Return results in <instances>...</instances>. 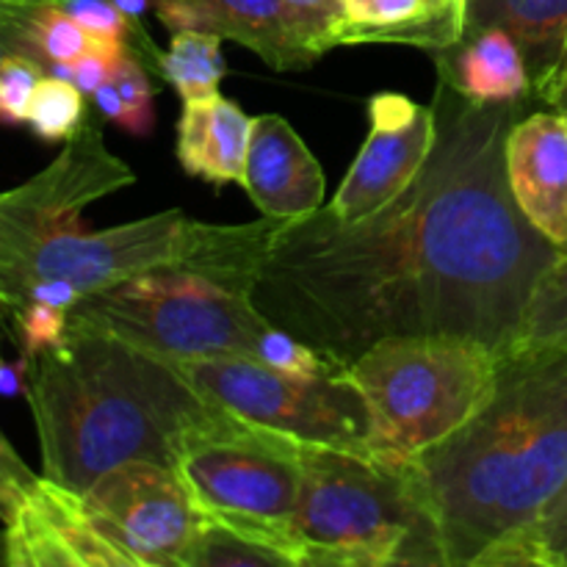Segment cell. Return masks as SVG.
Wrapping results in <instances>:
<instances>
[{"instance_id":"1","label":"cell","mask_w":567,"mask_h":567,"mask_svg":"<svg viewBox=\"0 0 567 567\" xmlns=\"http://www.w3.org/2000/svg\"><path fill=\"white\" fill-rule=\"evenodd\" d=\"M430 161L385 208L275 219L252 305L280 330L349 365L382 338L463 336L507 354L537 282L563 249L507 181L520 103H474L441 78Z\"/></svg>"},{"instance_id":"2","label":"cell","mask_w":567,"mask_h":567,"mask_svg":"<svg viewBox=\"0 0 567 567\" xmlns=\"http://www.w3.org/2000/svg\"><path fill=\"white\" fill-rule=\"evenodd\" d=\"M410 465L443 565L480 567L567 482V347L504 354L485 408Z\"/></svg>"},{"instance_id":"3","label":"cell","mask_w":567,"mask_h":567,"mask_svg":"<svg viewBox=\"0 0 567 567\" xmlns=\"http://www.w3.org/2000/svg\"><path fill=\"white\" fill-rule=\"evenodd\" d=\"M25 399L42 476L75 493L127 460L169 465L175 437L214 408L166 358L70 321L28 360Z\"/></svg>"},{"instance_id":"4","label":"cell","mask_w":567,"mask_h":567,"mask_svg":"<svg viewBox=\"0 0 567 567\" xmlns=\"http://www.w3.org/2000/svg\"><path fill=\"white\" fill-rule=\"evenodd\" d=\"M302 567L443 565L413 465L305 441L293 513Z\"/></svg>"},{"instance_id":"5","label":"cell","mask_w":567,"mask_h":567,"mask_svg":"<svg viewBox=\"0 0 567 567\" xmlns=\"http://www.w3.org/2000/svg\"><path fill=\"white\" fill-rule=\"evenodd\" d=\"M502 354L463 336H396L347 365L369 413V449L413 463L457 432L493 396Z\"/></svg>"},{"instance_id":"6","label":"cell","mask_w":567,"mask_h":567,"mask_svg":"<svg viewBox=\"0 0 567 567\" xmlns=\"http://www.w3.org/2000/svg\"><path fill=\"white\" fill-rule=\"evenodd\" d=\"M70 324L109 332L161 358H255L271 324L249 293L188 269H155L120 286L86 293Z\"/></svg>"},{"instance_id":"7","label":"cell","mask_w":567,"mask_h":567,"mask_svg":"<svg viewBox=\"0 0 567 567\" xmlns=\"http://www.w3.org/2000/svg\"><path fill=\"white\" fill-rule=\"evenodd\" d=\"M302 437L214 408L175 437L172 463L199 513L260 520L293 535ZM299 546V543H297Z\"/></svg>"},{"instance_id":"8","label":"cell","mask_w":567,"mask_h":567,"mask_svg":"<svg viewBox=\"0 0 567 567\" xmlns=\"http://www.w3.org/2000/svg\"><path fill=\"white\" fill-rule=\"evenodd\" d=\"M208 402L310 443L371 454L369 413L347 369L293 377L247 358H166Z\"/></svg>"},{"instance_id":"9","label":"cell","mask_w":567,"mask_h":567,"mask_svg":"<svg viewBox=\"0 0 567 567\" xmlns=\"http://www.w3.org/2000/svg\"><path fill=\"white\" fill-rule=\"evenodd\" d=\"M192 238L183 210H161L109 230H86L81 221L44 236L25 252L0 260V310H17L42 280H66L86 297L155 269H181Z\"/></svg>"},{"instance_id":"10","label":"cell","mask_w":567,"mask_h":567,"mask_svg":"<svg viewBox=\"0 0 567 567\" xmlns=\"http://www.w3.org/2000/svg\"><path fill=\"white\" fill-rule=\"evenodd\" d=\"M100 535L131 567H181L199 509L169 465L127 460L81 493Z\"/></svg>"},{"instance_id":"11","label":"cell","mask_w":567,"mask_h":567,"mask_svg":"<svg viewBox=\"0 0 567 567\" xmlns=\"http://www.w3.org/2000/svg\"><path fill=\"white\" fill-rule=\"evenodd\" d=\"M133 181L131 166L109 153L103 133L83 125L42 172L0 192V260L14 258L50 233L75 225L86 205Z\"/></svg>"},{"instance_id":"12","label":"cell","mask_w":567,"mask_h":567,"mask_svg":"<svg viewBox=\"0 0 567 567\" xmlns=\"http://www.w3.org/2000/svg\"><path fill=\"white\" fill-rule=\"evenodd\" d=\"M435 138V105L413 103L396 92L374 94L369 103V136L332 197V214L358 221L393 203L424 169Z\"/></svg>"},{"instance_id":"13","label":"cell","mask_w":567,"mask_h":567,"mask_svg":"<svg viewBox=\"0 0 567 567\" xmlns=\"http://www.w3.org/2000/svg\"><path fill=\"white\" fill-rule=\"evenodd\" d=\"M6 532V567H131L100 535L81 493L39 476Z\"/></svg>"},{"instance_id":"14","label":"cell","mask_w":567,"mask_h":567,"mask_svg":"<svg viewBox=\"0 0 567 567\" xmlns=\"http://www.w3.org/2000/svg\"><path fill=\"white\" fill-rule=\"evenodd\" d=\"M153 9L172 33H219L258 53L275 70H305L319 59L286 0H153Z\"/></svg>"},{"instance_id":"15","label":"cell","mask_w":567,"mask_h":567,"mask_svg":"<svg viewBox=\"0 0 567 567\" xmlns=\"http://www.w3.org/2000/svg\"><path fill=\"white\" fill-rule=\"evenodd\" d=\"M507 181L520 214L559 249H567V120L537 111L507 138Z\"/></svg>"},{"instance_id":"16","label":"cell","mask_w":567,"mask_h":567,"mask_svg":"<svg viewBox=\"0 0 567 567\" xmlns=\"http://www.w3.org/2000/svg\"><path fill=\"white\" fill-rule=\"evenodd\" d=\"M241 186L264 216L299 219L324 203V172L291 122L280 114L252 120Z\"/></svg>"},{"instance_id":"17","label":"cell","mask_w":567,"mask_h":567,"mask_svg":"<svg viewBox=\"0 0 567 567\" xmlns=\"http://www.w3.org/2000/svg\"><path fill=\"white\" fill-rule=\"evenodd\" d=\"M252 120L219 92L183 100L177 122V161L194 177L227 186L244 181Z\"/></svg>"},{"instance_id":"18","label":"cell","mask_w":567,"mask_h":567,"mask_svg":"<svg viewBox=\"0 0 567 567\" xmlns=\"http://www.w3.org/2000/svg\"><path fill=\"white\" fill-rule=\"evenodd\" d=\"M437 72L474 103H520L532 92L524 53L502 28L465 33L457 44L437 50Z\"/></svg>"},{"instance_id":"19","label":"cell","mask_w":567,"mask_h":567,"mask_svg":"<svg viewBox=\"0 0 567 567\" xmlns=\"http://www.w3.org/2000/svg\"><path fill=\"white\" fill-rule=\"evenodd\" d=\"M485 28L515 39L535 92L565 48L567 0H463V37Z\"/></svg>"},{"instance_id":"20","label":"cell","mask_w":567,"mask_h":567,"mask_svg":"<svg viewBox=\"0 0 567 567\" xmlns=\"http://www.w3.org/2000/svg\"><path fill=\"white\" fill-rule=\"evenodd\" d=\"M302 567V551L288 532L260 520L199 513L197 535L181 567Z\"/></svg>"},{"instance_id":"21","label":"cell","mask_w":567,"mask_h":567,"mask_svg":"<svg viewBox=\"0 0 567 567\" xmlns=\"http://www.w3.org/2000/svg\"><path fill=\"white\" fill-rule=\"evenodd\" d=\"M219 33L210 31H175L166 53H158V70L183 100L210 97L219 92L225 78Z\"/></svg>"},{"instance_id":"22","label":"cell","mask_w":567,"mask_h":567,"mask_svg":"<svg viewBox=\"0 0 567 567\" xmlns=\"http://www.w3.org/2000/svg\"><path fill=\"white\" fill-rule=\"evenodd\" d=\"M567 567V482L518 535L493 548L480 567Z\"/></svg>"},{"instance_id":"23","label":"cell","mask_w":567,"mask_h":567,"mask_svg":"<svg viewBox=\"0 0 567 567\" xmlns=\"http://www.w3.org/2000/svg\"><path fill=\"white\" fill-rule=\"evenodd\" d=\"M537 347H567V249L557 255L537 282L509 352Z\"/></svg>"},{"instance_id":"24","label":"cell","mask_w":567,"mask_h":567,"mask_svg":"<svg viewBox=\"0 0 567 567\" xmlns=\"http://www.w3.org/2000/svg\"><path fill=\"white\" fill-rule=\"evenodd\" d=\"M92 37L61 6V0H33L28 11V59L53 70L86 53Z\"/></svg>"},{"instance_id":"25","label":"cell","mask_w":567,"mask_h":567,"mask_svg":"<svg viewBox=\"0 0 567 567\" xmlns=\"http://www.w3.org/2000/svg\"><path fill=\"white\" fill-rule=\"evenodd\" d=\"M83 111H86V103H83L81 89L66 78L44 72L42 81L33 89L25 125L42 142H70L83 127Z\"/></svg>"},{"instance_id":"26","label":"cell","mask_w":567,"mask_h":567,"mask_svg":"<svg viewBox=\"0 0 567 567\" xmlns=\"http://www.w3.org/2000/svg\"><path fill=\"white\" fill-rule=\"evenodd\" d=\"M343 9H347V20L338 25L336 48L363 44L371 33L408 25L432 11L426 0H343Z\"/></svg>"},{"instance_id":"27","label":"cell","mask_w":567,"mask_h":567,"mask_svg":"<svg viewBox=\"0 0 567 567\" xmlns=\"http://www.w3.org/2000/svg\"><path fill=\"white\" fill-rule=\"evenodd\" d=\"M255 360L293 377H321L330 374V371L347 369V365L336 363V360L327 358L324 352L313 349L310 343H305L302 338L291 336V332L280 330L275 324L266 327L264 336H260Z\"/></svg>"},{"instance_id":"28","label":"cell","mask_w":567,"mask_h":567,"mask_svg":"<svg viewBox=\"0 0 567 567\" xmlns=\"http://www.w3.org/2000/svg\"><path fill=\"white\" fill-rule=\"evenodd\" d=\"M14 336L20 341L22 358L31 360L42 354L44 349H53L55 343L64 341L66 321H70V310L55 308L48 302H25L9 313Z\"/></svg>"},{"instance_id":"29","label":"cell","mask_w":567,"mask_h":567,"mask_svg":"<svg viewBox=\"0 0 567 567\" xmlns=\"http://www.w3.org/2000/svg\"><path fill=\"white\" fill-rule=\"evenodd\" d=\"M44 66L25 55H6L0 64V125L20 127L28 120L33 89L42 81Z\"/></svg>"},{"instance_id":"30","label":"cell","mask_w":567,"mask_h":567,"mask_svg":"<svg viewBox=\"0 0 567 567\" xmlns=\"http://www.w3.org/2000/svg\"><path fill=\"white\" fill-rule=\"evenodd\" d=\"M114 86L120 89L122 100L127 105V114H131V127L127 133L133 136H147L155 125V111H153V86H150V75L144 70V64L138 61V55L133 50H127L122 55L120 66L114 72Z\"/></svg>"},{"instance_id":"31","label":"cell","mask_w":567,"mask_h":567,"mask_svg":"<svg viewBox=\"0 0 567 567\" xmlns=\"http://www.w3.org/2000/svg\"><path fill=\"white\" fill-rule=\"evenodd\" d=\"M125 53V42H100V39H92L86 53H81L75 61H70V64H55L53 70H50V75L66 78V81L75 83L83 94H94L105 81L114 78L116 66H120Z\"/></svg>"},{"instance_id":"32","label":"cell","mask_w":567,"mask_h":567,"mask_svg":"<svg viewBox=\"0 0 567 567\" xmlns=\"http://www.w3.org/2000/svg\"><path fill=\"white\" fill-rule=\"evenodd\" d=\"M286 6L316 53L324 55L336 48V31L347 20L343 0H286Z\"/></svg>"},{"instance_id":"33","label":"cell","mask_w":567,"mask_h":567,"mask_svg":"<svg viewBox=\"0 0 567 567\" xmlns=\"http://www.w3.org/2000/svg\"><path fill=\"white\" fill-rule=\"evenodd\" d=\"M61 6L81 22L89 37L100 42H127L136 22L122 14L114 0H61Z\"/></svg>"},{"instance_id":"34","label":"cell","mask_w":567,"mask_h":567,"mask_svg":"<svg viewBox=\"0 0 567 567\" xmlns=\"http://www.w3.org/2000/svg\"><path fill=\"white\" fill-rule=\"evenodd\" d=\"M37 482L39 476L28 468L25 460L17 454V449L0 432V520L3 524H9L11 515L25 502Z\"/></svg>"},{"instance_id":"35","label":"cell","mask_w":567,"mask_h":567,"mask_svg":"<svg viewBox=\"0 0 567 567\" xmlns=\"http://www.w3.org/2000/svg\"><path fill=\"white\" fill-rule=\"evenodd\" d=\"M535 94L540 100H546V103L551 105V111H557V114H563L567 120V39L563 53L554 61L548 75L535 86Z\"/></svg>"},{"instance_id":"36","label":"cell","mask_w":567,"mask_h":567,"mask_svg":"<svg viewBox=\"0 0 567 567\" xmlns=\"http://www.w3.org/2000/svg\"><path fill=\"white\" fill-rule=\"evenodd\" d=\"M94 103H97V109L103 111L111 122H116L122 131H127V127H131V114H127V105H125V100H122L120 89L114 86V81H105L103 86L94 92Z\"/></svg>"},{"instance_id":"37","label":"cell","mask_w":567,"mask_h":567,"mask_svg":"<svg viewBox=\"0 0 567 567\" xmlns=\"http://www.w3.org/2000/svg\"><path fill=\"white\" fill-rule=\"evenodd\" d=\"M114 3L122 14H127L131 20H138L144 14V9L150 6V0H114Z\"/></svg>"},{"instance_id":"38","label":"cell","mask_w":567,"mask_h":567,"mask_svg":"<svg viewBox=\"0 0 567 567\" xmlns=\"http://www.w3.org/2000/svg\"><path fill=\"white\" fill-rule=\"evenodd\" d=\"M426 3H430V9L435 11V14L463 17V0H426Z\"/></svg>"},{"instance_id":"39","label":"cell","mask_w":567,"mask_h":567,"mask_svg":"<svg viewBox=\"0 0 567 567\" xmlns=\"http://www.w3.org/2000/svg\"><path fill=\"white\" fill-rule=\"evenodd\" d=\"M0 567H6V532L0 529Z\"/></svg>"},{"instance_id":"40","label":"cell","mask_w":567,"mask_h":567,"mask_svg":"<svg viewBox=\"0 0 567 567\" xmlns=\"http://www.w3.org/2000/svg\"><path fill=\"white\" fill-rule=\"evenodd\" d=\"M0 313H3V310H0Z\"/></svg>"}]
</instances>
